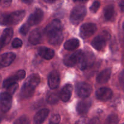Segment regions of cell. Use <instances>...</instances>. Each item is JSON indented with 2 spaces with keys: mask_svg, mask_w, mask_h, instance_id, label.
Segmentation results:
<instances>
[{
  "mask_svg": "<svg viewBox=\"0 0 124 124\" xmlns=\"http://www.w3.org/2000/svg\"><path fill=\"white\" fill-rule=\"evenodd\" d=\"M42 39V31L39 29H36L30 33L29 36V42L33 45H37L41 42Z\"/></svg>",
  "mask_w": 124,
  "mask_h": 124,
  "instance_id": "cell-17",
  "label": "cell"
},
{
  "mask_svg": "<svg viewBox=\"0 0 124 124\" xmlns=\"http://www.w3.org/2000/svg\"><path fill=\"white\" fill-rule=\"evenodd\" d=\"M115 7L113 4H108L105 7L104 10V18L106 20L110 21L113 19L115 15Z\"/></svg>",
  "mask_w": 124,
  "mask_h": 124,
  "instance_id": "cell-24",
  "label": "cell"
},
{
  "mask_svg": "<svg viewBox=\"0 0 124 124\" xmlns=\"http://www.w3.org/2000/svg\"><path fill=\"white\" fill-rule=\"evenodd\" d=\"M96 96L99 100L107 101L113 96V92L108 87H101L96 91Z\"/></svg>",
  "mask_w": 124,
  "mask_h": 124,
  "instance_id": "cell-13",
  "label": "cell"
},
{
  "mask_svg": "<svg viewBox=\"0 0 124 124\" xmlns=\"http://www.w3.org/2000/svg\"><path fill=\"white\" fill-rule=\"evenodd\" d=\"M2 116L0 114V123H1V122L2 121Z\"/></svg>",
  "mask_w": 124,
  "mask_h": 124,
  "instance_id": "cell-37",
  "label": "cell"
},
{
  "mask_svg": "<svg viewBox=\"0 0 124 124\" xmlns=\"http://www.w3.org/2000/svg\"><path fill=\"white\" fill-rule=\"evenodd\" d=\"M86 14V7L83 5H78L71 10L70 13V21L74 25H78L84 19Z\"/></svg>",
  "mask_w": 124,
  "mask_h": 124,
  "instance_id": "cell-4",
  "label": "cell"
},
{
  "mask_svg": "<svg viewBox=\"0 0 124 124\" xmlns=\"http://www.w3.org/2000/svg\"><path fill=\"white\" fill-rule=\"evenodd\" d=\"M92 106V102L90 100L86 99L79 101L76 106V110L79 115H84L88 113V110Z\"/></svg>",
  "mask_w": 124,
  "mask_h": 124,
  "instance_id": "cell-16",
  "label": "cell"
},
{
  "mask_svg": "<svg viewBox=\"0 0 124 124\" xmlns=\"http://www.w3.org/2000/svg\"><path fill=\"white\" fill-rule=\"evenodd\" d=\"M13 124H30V121L27 116H22L16 120Z\"/></svg>",
  "mask_w": 124,
  "mask_h": 124,
  "instance_id": "cell-27",
  "label": "cell"
},
{
  "mask_svg": "<svg viewBox=\"0 0 124 124\" xmlns=\"http://www.w3.org/2000/svg\"><path fill=\"white\" fill-rule=\"evenodd\" d=\"M59 101V96L54 93H51L47 95V101L49 104H56Z\"/></svg>",
  "mask_w": 124,
  "mask_h": 124,
  "instance_id": "cell-25",
  "label": "cell"
},
{
  "mask_svg": "<svg viewBox=\"0 0 124 124\" xmlns=\"http://www.w3.org/2000/svg\"><path fill=\"white\" fill-rule=\"evenodd\" d=\"M60 75L57 71H53L50 73L48 78V84L50 89L54 90L60 84Z\"/></svg>",
  "mask_w": 124,
  "mask_h": 124,
  "instance_id": "cell-14",
  "label": "cell"
},
{
  "mask_svg": "<svg viewBox=\"0 0 124 124\" xmlns=\"http://www.w3.org/2000/svg\"><path fill=\"white\" fill-rule=\"evenodd\" d=\"M49 114V110L47 108H44L39 110L35 115L33 120V124H42L47 119Z\"/></svg>",
  "mask_w": 124,
  "mask_h": 124,
  "instance_id": "cell-18",
  "label": "cell"
},
{
  "mask_svg": "<svg viewBox=\"0 0 124 124\" xmlns=\"http://www.w3.org/2000/svg\"><path fill=\"white\" fill-rule=\"evenodd\" d=\"M44 2H47V3H53V2H55V1H48V0H47V1H44Z\"/></svg>",
  "mask_w": 124,
  "mask_h": 124,
  "instance_id": "cell-35",
  "label": "cell"
},
{
  "mask_svg": "<svg viewBox=\"0 0 124 124\" xmlns=\"http://www.w3.org/2000/svg\"><path fill=\"white\" fill-rule=\"evenodd\" d=\"M45 33L50 44L59 45L64 39L62 24L59 19L52 21L45 29Z\"/></svg>",
  "mask_w": 124,
  "mask_h": 124,
  "instance_id": "cell-1",
  "label": "cell"
},
{
  "mask_svg": "<svg viewBox=\"0 0 124 124\" xmlns=\"http://www.w3.org/2000/svg\"><path fill=\"white\" fill-rule=\"evenodd\" d=\"M18 84L17 83L13 84L11 85L10 86L7 88V92L8 94H9L10 95L12 96L13 95V94L15 93V92L16 91V90L18 89Z\"/></svg>",
  "mask_w": 124,
  "mask_h": 124,
  "instance_id": "cell-28",
  "label": "cell"
},
{
  "mask_svg": "<svg viewBox=\"0 0 124 124\" xmlns=\"http://www.w3.org/2000/svg\"><path fill=\"white\" fill-rule=\"evenodd\" d=\"M73 87L70 84H67L61 90L60 93V99L64 102L69 101L71 96Z\"/></svg>",
  "mask_w": 124,
  "mask_h": 124,
  "instance_id": "cell-19",
  "label": "cell"
},
{
  "mask_svg": "<svg viewBox=\"0 0 124 124\" xmlns=\"http://www.w3.org/2000/svg\"><path fill=\"white\" fill-rule=\"evenodd\" d=\"M38 53L40 56L47 60H50L54 56V50L46 47H39L38 50Z\"/></svg>",
  "mask_w": 124,
  "mask_h": 124,
  "instance_id": "cell-20",
  "label": "cell"
},
{
  "mask_svg": "<svg viewBox=\"0 0 124 124\" xmlns=\"http://www.w3.org/2000/svg\"><path fill=\"white\" fill-rule=\"evenodd\" d=\"M3 47H4V45L2 44V42H1V40H0V50H1V48H2Z\"/></svg>",
  "mask_w": 124,
  "mask_h": 124,
  "instance_id": "cell-36",
  "label": "cell"
},
{
  "mask_svg": "<svg viewBox=\"0 0 124 124\" xmlns=\"http://www.w3.org/2000/svg\"><path fill=\"white\" fill-rule=\"evenodd\" d=\"M16 58L14 53H5L0 55V67H6L10 65Z\"/></svg>",
  "mask_w": 124,
  "mask_h": 124,
  "instance_id": "cell-15",
  "label": "cell"
},
{
  "mask_svg": "<svg viewBox=\"0 0 124 124\" xmlns=\"http://www.w3.org/2000/svg\"><path fill=\"white\" fill-rule=\"evenodd\" d=\"M12 97L6 92L0 93V110L4 113L9 111L12 107Z\"/></svg>",
  "mask_w": 124,
  "mask_h": 124,
  "instance_id": "cell-11",
  "label": "cell"
},
{
  "mask_svg": "<svg viewBox=\"0 0 124 124\" xmlns=\"http://www.w3.org/2000/svg\"><path fill=\"white\" fill-rule=\"evenodd\" d=\"M94 61H95V56L93 53L90 52H85L84 53L81 62L78 64L79 67L82 70H85L93 66Z\"/></svg>",
  "mask_w": 124,
  "mask_h": 124,
  "instance_id": "cell-7",
  "label": "cell"
},
{
  "mask_svg": "<svg viewBox=\"0 0 124 124\" xmlns=\"http://www.w3.org/2000/svg\"><path fill=\"white\" fill-rule=\"evenodd\" d=\"M111 71L110 69H107L102 71L96 78V81L99 84H104L107 82L111 77Z\"/></svg>",
  "mask_w": 124,
  "mask_h": 124,
  "instance_id": "cell-21",
  "label": "cell"
},
{
  "mask_svg": "<svg viewBox=\"0 0 124 124\" xmlns=\"http://www.w3.org/2000/svg\"><path fill=\"white\" fill-rule=\"evenodd\" d=\"M40 82V77L37 74H33L27 78L22 87L21 94L24 98H28L33 94L36 87Z\"/></svg>",
  "mask_w": 124,
  "mask_h": 124,
  "instance_id": "cell-2",
  "label": "cell"
},
{
  "mask_svg": "<svg viewBox=\"0 0 124 124\" xmlns=\"http://www.w3.org/2000/svg\"><path fill=\"white\" fill-rule=\"evenodd\" d=\"M76 92L81 98H87L92 92V87L85 82H79L76 85Z\"/></svg>",
  "mask_w": 124,
  "mask_h": 124,
  "instance_id": "cell-10",
  "label": "cell"
},
{
  "mask_svg": "<svg viewBox=\"0 0 124 124\" xmlns=\"http://www.w3.org/2000/svg\"><path fill=\"white\" fill-rule=\"evenodd\" d=\"M43 16L44 13L42 10L40 8H37L30 15V16L28 18L27 23L30 26L37 25L39 23H41V21L43 19Z\"/></svg>",
  "mask_w": 124,
  "mask_h": 124,
  "instance_id": "cell-12",
  "label": "cell"
},
{
  "mask_svg": "<svg viewBox=\"0 0 124 124\" xmlns=\"http://www.w3.org/2000/svg\"><path fill=\"white\" fill-rule=\"evenodd\" d=\"M84 52L82 50H78L76 52L71 54L65 58L64 60V62L65 65L68 67H74L77 64H79L83 56Z\"/></svg>",
  "mask_w": 124,
  "mask_h": 124,
  "instance_id": "cell-8",
  "label": "cell"
},
{
  "mask_svg": "<svg viewBox=\"0 0 124 124\" xmlns=\"http://www.w3.org/2000/svg\"><path fill=\"white\" fill-rule=\"evenodd\" d=\"M13 35V30L12 28H7L5 29L1 35L0 40L4 46L9 43Z\"/></svg>",
  "mask_w": 124,
  "mask_h": 124,
  "instance_id": "cell-22",
  "label": "cell"
},
{
  "mask_svg": "<svg viewBox=\"0 0 124 124\" xmlns=\"http://www.w3.org/2000/svg\"><path fill=\"white\" fill-rule=\"evenodd\" d=\"M61 121V117L59 115L56 114L52 116L50 120L49 124H59Z\"/></svg>",
  "mask_w": 124,
  "mask_h": 124,
  "instance_id": "cell-30",
  "label": "cell"
},
{
  "mask_svg": "<svg viewBox=\"0 0 124 124\" xmlns=\"http://www.w3.org/2000/svg\"><path fill=\"white\" fill-rule=\"evenodd\" d=\"M120 7H121V10L122 11H123L124 10V2L123 1H122V2H121V4H120Z\"/></svg>",
  "mask_w": 124,
  "mask_h": 124,
  "instance_id": "cell-34",
  "label": "cell"
},
{
  "mask_svg": "<svg viewBox=\"0 0 124 124\" xmlns=\"http://www.w3.org/2000/svg\"><path fill=\"white\" fill-rule=\"evenodd\" d=\"M119 80L121 81V83H123L124 82V73H123V71H122L119 76Z\"/></svg>",
  "mask_w": 124,
  "mask_h": 124,
  "instance_id": "cell-33",
  "label": "cell"
},
{
  "mask_svg": "<svg viewBox=\"0 0 124 124\" xmlns=\"http://www.w3.org/2000/svg\"></svg>",
  "mask_w": 124,
  "mask_h": 124,
  "instance_id": "cell-41",
  "label": "cell"
},
{
  "mask_svg": "<svg viewBox=\"0 0 124 124\" xmlns=\"http://www.w3.org/2000/svg\"><path fill=\"white\" fill-rule=\"evenodd\" d=\"M24 10H18L10 13H0V24L1 25H16L24 18Z\"/></svg>",
  "mask_w": 124,
  "mask_h": 124,
  "instance_id": "cell-3",
  "label": "cell"
},
{
  "mask_svg": "<svg viewBox=\"0 0 124 124\" xmlns=\"http://www.w3.org/2000/svg\"><path fill=\"white\" fill-rule=\"evenodd\" d=\"M90 124H97V122L96 121H93V122H92L91 123H90Z\"/></svg>",
  "mask_w": 124,
  "mask_h": 124,
  "instance_id": "cell-38",
  "label": "cell"
},
{
  "mask_svg": "<svg viewBox=\"0 0 124 124\" xmlns=\"http://www.w3.org/2000/svg\"><path fill=\"white\" fill-rule=\"evenodd\" d=\"M111 35L108 31H103L98 36L94 38L92 41V46L93 48L98 51H102L104 50L106 47V42L108 40L110 39Z\"/></svg>",
  "mask_w": 124,
  "mask_h": 124,
  "instance_id": "cell-5",
  "label": "cell"
},
{
  "mask_svg": "<svg viewBox=\"0 0 124 124\" xmlns=\"http://www.w3.org/2000/svg\"><path fill=\"white\" fill-rule=\"evenodd\" d=\"M23 46V41L19 38H15L13 39V42H12V46L15 48H20Z\"/></svg>",
  "mask_w": 124,
  "mask_h": 124,
  "instance_id": "cell-31",
  "label": "cell"
},
{
  "mask_svg": "<svg viewBox=\"0 0 124 124\" xmlns=\"http://www.w3.org/2000/svg\"><path fill=\"white\" fill-rule=\"evenodd\" d=\"M1 75H0V82H1Z\"/></svg>",
  "mask_w": 124,
  "mask_h": 124,
  "instance_id": "cell-40",
  "label": "cell"
},
{
  "mask_svg": "<svg viewBox=\"0 0 124 124\" xmlns=\"http://www.w3.org/2000/svg\"><path fill=\"white\" fill-rule=\"evenodd\" d=\"M99 7H100V3L98 1H95L92 4V6L90 7V10L93 13H96L99 9Z\"/></svg>",
  "mask_w": 124,
  "mask_h": 124,
  "instance_id": "cell-32",
  "label": "cell"
},
{
  "mask_svg": "<svg viewBox=\"0 0 124 124\" xmlns=\"http://www.w3.org/2000/svg\"><path fill=\"white\" fill-rule=\"evenodd\" d=\"M23 2H25V3H30V2H31V1H23Z\"/></svg>",
  "mask_w": 124,
  "mask_h": 124,
  "instance_id": "cell-39",
  "label": "cell"
},
{
  "mask_svg": "<svg viewBox=\"0 0 124 124\" xmlns=\"http://www.w3.org/2000/svg\"><path fill=\"white\" fill-rule=\"evenodd\" d=\"M119 121L118 117L116 115H111L107 118L104 124H117Z\"/></svg>",
  "mask_w": 124,
  "mask_h": 124,
  "instance_id": "cell-26",
  "label": "cell"
},
{
  "mask_svg": "<svg viewBox=\"0 0 124 124\" xmlns=\"http://www.w3.org/2000/svg\"><path fill=\"white\" fill-rule=\"evenodd\" d=\"M30 26L27 24V23H25L23 24L21 27L20 29H19V32L23 35H26L27 34L28 31H29V29H30Z\"/></svg>",
  "mask_w": 124,
  "mask_h": 124,
  "instance_id": "cell-29",
  "label": "cell"
},
{
  "mask_svg": "<svg viewBox=\"0 0 124 124\" xmlns=\"http://www.w3.org/2000/svg\"><path fill=\"white\" fill-rule=\"evenodd\" d=\"M80 42L78 39L73 38L68 40L65 42L64 47L67 50H73L79 47Z\"/></svg>",
  "mask_w": 124,
  "mask_h": 124,
  "instance_id": "cell-23",
  "label": "cell"
},
{
  "mask_svg": "<svg viewBox=\"0 0 124 124\" xmlns=\"http://www.w3.org/2000/svg\"><path fill=\"white\" fill-rule=\"evenodd\" d=\"M25 77V71L23 70H18L15 74L12 76L7 78V79L4 81L2 83V87L4 88H8L9 86L13 84L16 83L17 81H19L23 80Z\"/></svg>",
  "mask_w": 124,
  "mask_h": 124,
  "instance_id": "cell-9",
  "label": "cell"
},
{
  "mask_svg": "<svg viewBox=\"0 0 124 124\" xmlns=\"http://www.w3.org/2000/svg\"><path fill=\"white\" fill-rule=\"evenodd\" d=\"M97 30V27L94 23H85L80 28L79 35L82 39H87L92 36Z\"/></svg>",
  "mask_w": 124,
  "mask_h": 124,
  "instance_id": "cell-6",
  "label": "cell"
}]
</instances>
